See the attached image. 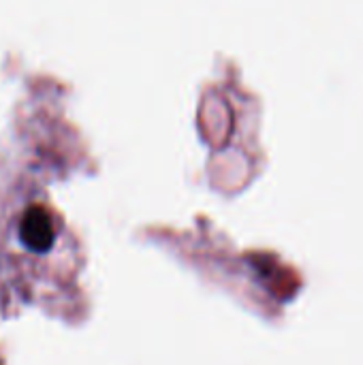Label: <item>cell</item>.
Instances as JSON below:
<instances>
[{"mask_svg":"<svg viewBox=\"0 0 363 365\" xmlns=\"http://www.w3.org/2000/svg\"><path fill=\"white\" fill-rule=\"evenodd\" d=\"M19 242L32 252H47L56 240V222L47 207L28 205L17 225Z\"/></svg>","mask_w":363,"mask_h":365,"instance_id":"obj_1","label":"cell"}]
</instances>
